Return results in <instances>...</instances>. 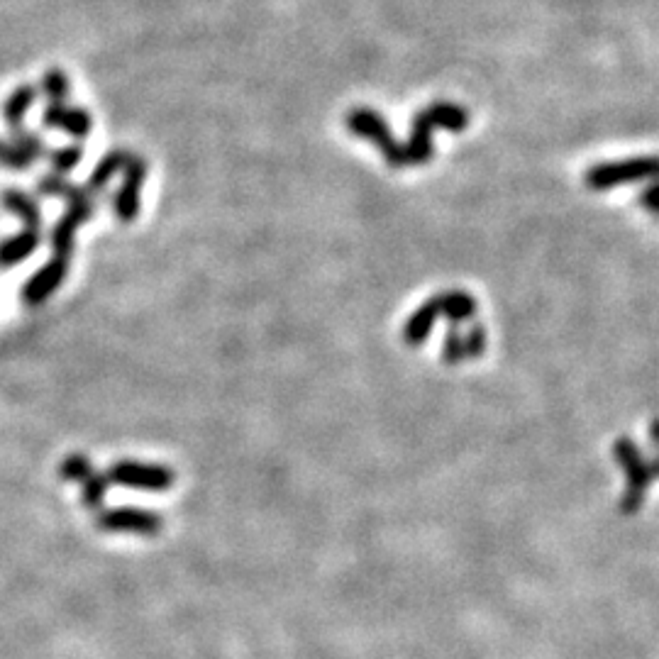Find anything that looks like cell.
<instances>
[{"instance_id":"21","label":"cell","mask_w":659,"mask_h":659,"mask_svg":"<svg viewBox=\"0 0 659 659\" xmlns=\"http://www.w3.org/2000/svg\"><path fill=\"white\" fill-rule=\"evenodd\" d=\"M0 164L10 166V169H30L35 162H32L30 157H25V154L10 145V142L0 140Z\"/></svg>"},{"instance_id":"6","label":"cell","mask_w":659,"mask_h":659,"mask_svg":"<svg viewBox=\"0 0 659 659\" xmlns=\"http://www.w3.org/2000/svg\"><path fill=\"white\" fill-rule=\"evenodd\" d=\"M69 269H71V257H57V254H54L49 262H44L42 267L37 269L25 284H22L20 291L22 303H25V306H40V303L47 301V298H52L59 286L64 284Z\"/></svg>"},{"instance_id":"2","label":"cell","mask_w":659,"mask_h":659,"mask_svg":"<svg viewBox=\"0 0 659 659\" xmlns=\"http://www.w3.org/2000/svg\"><path fill=\"white\" fill-rule=\"evenodd\" d=\"M474 313V301L467 296V293H442V296L433 298L430 303H425L418 313L408 320L406 325V342L411 345H418L428 337L430 328L437 318H450V320H464Z\"/></svg>"},{"instance_id":"10","label":"cell","mask_w":659,"mask_h":659,"mask_svg":"<svg viewBox=\"0 0 659 659\" xmlns=\"http://www.w3.org/2000/svg\"><path fill=\"white\" fill-rule=\"evenodd\" d=\"M42 125L59 127L74 140H86L93 130V115L91 110L79 108V105L69 103H47L42 113Z\"/></svg>"},{"instance_id":"3","label":"cell","mask_w":659,"mask_h":659,"mask_svg":"<svg viewBox=\"0 0 659 659\" xmlns=\"http://www.w3.org/2000/svg\"><path fill=\"white\" fill-rule=\"evenodd\" d=\"M110 484L123 486V489L135 491H152V494H162L174 486L176 474L162 464H145L135 462V459H120L105 472Z\"/></svg>"},{"instance_id":"9","label":"cell","mask_w":659,"mask_h":659,"mask_svg":"<svg viewBox=\"0 0 659 659\" xmlns=\"http://www.w3.org/2000/svg\"><path fill=\"white\" fill-rule=\"evenodd\" d=\"M93 215H96V201L71 203V206H66L64 215L54 223L52 232H49V245H52L57 257H71V254H74L76 230H79L83 223H88Z\"/></svg>"},{"instance_id":"11","label":"cell","mask_w":659,"mask_h":659,"mask_svg":"<svg viewBox=\"0 0 659 659\" xmlns=\"http://www.w3.org/2000/svg\"><path fill=\"white\" fill-rule=\"evenodd\" d=\"M42 245V232L25 227L18 235L8 237V240L0 242V267H13L20 264L22 259L32 257L37 252V247Z\"/></svg>"},{"instance_id":"14","label":"cell","mask_w":659,"mask_h":659,"mask_svg":"<svg viewBox=\"0 0 659 659\" xmlns=\"http://www.w3.org/2000/svg\"><path fill=\"white\" fill-rule=\"evenodd\" d=\"M132 152H127V149H110L108 154L101 159V162L96 164V169L91 171V176H88V184H86V191L93 193V196H98V193L103 191L105 186H108V181L113 179L118 171L125 169L127 159H130Z\"/></svg>"},{"instance_id":"5","label":"cell","mask_w":659,"mask_h":659,"mask_svg":"<svg viewBox=\"0 0 659 659\" xmlns=\"http://www.w3.org/2000/svg\"><path fill=\"white\" fill-rule=\"evenodd\" d=\"M147 174V159H142L140 154H130V159H127L123 169V184H120L118 193H115L113 198L115 218H118L120 223H132V220H137V215H140V193Z\"/></svg>"},{"instance_id":"17","label":"cell","mask_w":659,"mask_h":659,"mask_svg":"<svg viewBox=\"0 0 659 659\" xmlns=\"http://www.w3.org/2000/svg\"><path fill=\"white\" fill-rule=\"evenodd\" d=\"M108 476L105 474H98L93 472L88 479L81 481V498H83V506L88 508V511H98V508L103 506L105 501V494H108Z\"/></svg>"},{"instance_id":"20","label":"cell","mask_w":659,"mask_h":659,"mask_svg":"<svg viewBox=\"0 0 659 659\" xmlns=\"http://www.w3.org/2000/svg\"><path fill=\"white\" fill-rule=\"evenodd\" d=\"M96 469H93L91 459L86 457V454L76 452V454H69V457H64V462L59 464V476L66 481H81L88 479Z\"/></svg>"},{"instance_id":"22","label":"cell","mask_w":659,"mask_h":659,"mask_svg":"<svg viewBox=\"0 0 659 659\" xmlns=\"http://www.w3.org/2000/svg\"><path fill=\"white\" fill-rule=\"evenodd\" d=\"M640 203L647 210H652V213H659V184L657 186H650V188H647V191H642Z\"/></svg>"},{"instance_id":"12","label":"cell","mask_w":659,"mask_h":659,"mask_svg":"<svg viewBox=\"0 0 659 659\" xmlns=\"http://www.w3.org/2000/svg\"><path fill=\"white\" fill-rule=\"evenodd\" d=\"M37 193H40V196H49V198H62V201H66V206H71V203L96 201V196H93V193H88L86 188L71 184V181H66L62 174L42 176V179L37 181Z\"/></svg>"},{"instance_id":"4","label":"cell","mask_w":659,"mask_h":659,"mask_svg":"<svg viewBox=\"0 0 659 659\" xmlns=\"http://www.w3.org/2000/svg\"><path fill=\"white\" fill-rule=\"evenodd\" d=\"M652 176H659V157H640L628 159V162L594 166L586 174V184L603 191V188L625 184V181L652 179Z\"/></svg>"},{"instance_id":"19","label":"cell","mask_w":659,"mask_h":659,"mask_svg":"<svg viewBox=\"0 0 659 659\" xmlns=\"http://www.w3.org/2000/svg\"><path fill=\"white\" fill-rule=\"evenodd\" d=\"M47 159H49V164H52V169L57 171V174L66 176L71 169H76V166L81 164L83 147L81 145H69V147L52 149V152H47Z\"/></svg>"},{"instance_id":"15","label":"cell","mask_w":659,"mask_h":659,"mask_svg":"<svg viewBox=\"0 0 659 659\" xmlns=\"http://www.w3.org/2000/svg\"><path fill=\"white\" fill-rule=\"evenodd\" d=\"M3 206L13 215H18L22 223H25V227L42 230L40 203H37L32 196L18 191V188H8V191H3Z\"/></svg>"},{"instance_id":"18","label":"cell","mask_w":659,"mask_h":659,"mask_svg":"<svg viewBox=\"0 0 659 659\" xmlns=\"http://www.w3.org/2000/svg\"><path fill=\"white\" fill-rule=\"evenodd\" d=\"M10 137H13V147L20 149L25 157H30L32 162H37V159L47 157L49 149L44 147L42 137L37 135V132L32 130H25V127H15V130H10Z\"/></svg>"},{"instance_id":"8","label":"cell","mask_w":659,"mask_h":659,"mask_svg":"<svg viewBox=\"0 0 659 659\" xmlns=\"http://www.w3.org/2000/svg\"><path fill=\"white\" fill-rule=\"evenodd\" d=\"M96 525L105 533H130V535H157L162 530V515L142 508H113L98 515Z\"/></svg>"},{"instance_id":"7","label":"cell","mask_w":659,"mask_h":659,"mask_svg":"<svg viewBox=\"0 0 659 659\" xmlns=\"http://www.w3.org/2000/svg\"><path fill=\"white\" fill-rule=\"evenodd\" d=\"M347 127H350L357 137H364V140L374 142V145L381 149V154L386 157V162L391 166H398V149H401V145L391 137V130L389 125H386V120L379 118L374 110L369 108L350 110V115H347Z\"/></svg>"},{"instance_id":"1","label":"cell","mask_w":659,"mask_h":659,"mask_svg":"<svg viewBox=\"0 0 659 659\" xmlns=\"http://www.w3.org/2000/svg\"><path fill=\"white\" fill-rule=\"evenodd\" d=\"M613 457L618 459L620 469H623L625 479H628V489L620 498V513L633 515L642 508L647 486L659 479V457L645 459L628 437H620L616 445H613Z\"/></svg>"},{"instance_id":"16","label":"cell","mask_w":659,"mask_h":659,"mask_svg":"<svg viewBox=\"0 0 659 659\" xmlns=\"http://www.w3.org/2000/svg\"><path fill=\"white\" fill-rule=\"evenodd\" d=\"M40 93L47 96L49 103H66L71 96L69 76H66L62 69H57V66H52V69L44 71Z\"/></svg>"},{"instance_id":"13","label":"cell","mask_w":659,"mask_h":659,"mask_svg":"<svg viewBox=\"0 0 659 659\" xmlns=\"http://www.w3.org/2000/svg\"><path fill=\"white\" fill-rule=\"evenodd\" d=\"M37 96H40V88L32 86V83H22V86L15 88L3 103V123L15 130V127L22 125L25 115L30 113V108L35 105Z\"/></svg>"}]
</instances>
